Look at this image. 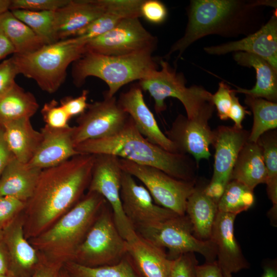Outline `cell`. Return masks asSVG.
<instances>
[{
    "mask_svg": "<svg viewBox=\"0 0 277 277\" xmlns=\"http://www.w3.org/2000/svg\"><path fill=\"white\" fill-rule=\"evenodd\" d=\"M94 159V154L80 153L42 170L23 212L27 239L48 229L81 200L90 183Z\"/></svg>",
    "mask_w": 277,
    "mask_h": 277,
    "instance_id": "6da1fadb",
    "label": "cell"
},
{
    "mask_svg": "<svg viewBox=\"0 0 277 277\" xmlns=\"http://www.w3.org/2000/svg\"><path fill=\"white\" fill-rule=\"evenodd\" d=\"M276 4L274 0L190 1L184 34L165 57L177 52L178 59L191 44L207 35L230 37L253 33L265 24V7L276 9Z\"/></svg>",
    "mask_w": 277,
    "mask_h": 277,
    "instance_id": "7a4b0ae2",
    "label": "cell"
},
{
    "mask_svg": "<svg viewBox=\"0 0 277 277\" xmlns=\"http://www.w3.org/2000/svg\"><path fill=\"white\" fill-rule=\"evenodd\" d=\"M79 153L109 154L136 164L158 168L179 180L195 181L199 167L188 154L168 151L145 138L129 116L124 127L111 136L89 140L75 146Z\"/></svg>",
    "mask_w": 277,
    "mask_h": 277,
    "instance_id": "3957f363",
    "label": "cell"
},
{
    "mask_svg": "<svg viewBox=\"0 0 277 277\" xmlns=\"http://www.w3.org/2000/svg\"><path fill=\"white\" fill-rule=\"evenodd\" d=\"M106 203L100 194L87 192L53 225L28 241L49 261L63 265L72 261L77 249Z\"/></svg>",
    "mask_w": 277,
    "mask_h": 277,
    "instance_id": "277c9868",
    "label": "cell"
},
{
    "mask_svg": "<svg viewBox=\"0 0 277 277\" xmlns=\"http://www.w3.org/2000/svg\"><path fill=\"white\" fill-rule=\"evenodd\" d=\"M152 53L145 51L114 56L86 52L73 63L74 83L81 86L88 77H98L108 87L104 96H114L122 87L134 81H140L158 69Z\"/></svg>",
    "mask_w": 277,
    "mask_h": 277,
    "instance_id": "5b68a950",
    "label": "cell"
},
{
    "mask_svg": "<svg viewBox=\"0 0 277 277\" xmlns=\"http://www.w3.org/2000/svg\"><path fill=\"white\" fill-rule=\"evenodd\" d=\"M86 43L72 37L32 52L14 54L12 57L19 74L33 80L43 91L51 94L63 84L70 64L86 52Z\"/></svg>",
    "mask_w": 277,
    "mask_h": 277,
    "instance_id": "8992f818",
    "label": "cell"
},
{
    "mask_svg": "<svg viewBox=\"0 0 277 277\" xmlns=\"http://www.w3.org/2000/svg\"><path fill=\"white\" fill-rule=\"evenodd\" d=\"M159 64L160 70H153L139 81L138 84L142 90L147 91L153 98L157 114L166 109L165 101L168 97L177 98L182 103L189 119L214 111L212 93L201 86L186 87V81L182 73H177L163 60H160Z\"/></svg>",
    "mask_w": 277,
    "mask_h": 277,
    "instance_id": "52a82bcc",
    "label": "cell"
},
{
    "mask_svg": "<svg viewBox=\"0 0 277 277\" xmlns=\"http://www.w3.org/2000/svg\"><path fill=\"white\" fill-rule=\"evenodd\" d=\"M127 253V241L118 230L107 202L72 261L87 267L111 265L118 263Z\"/></svg>",
    "mask_w": 277,
    "mask_h": 277,
    "instance_id": "ba28073f",
    "label": "cell"
},
{
    "mask_svg": "<svg viewBox=\"0 0 277 277\" xmlns=\"http://www.w3.org/2000/svg\"><path fill=\"white\" fill-rule=\"evenodd\" d=\"M136 232L155 246L168 249V258L174 260L181 255L197 252L202 254L206 262L216 258L215 246L211 240L196 238L192 224L186 214L177 215L164 221L140 226Z\"/></svg>",
    "mask_w": 277,
    "mask_h": 277,
    "instance_id": "9c48e42d",
    "label": "cell"
},
{
    "mask_svg": "<svg viewBox=\"0 0 277 277\" xmlns=\"http://www.w3.org/2000/svg\"><path fill=\"white\" fill-rule=\"evenodd\" d=\"M123 171L139 180L157 205L179 215L186 214L187 200L194 190L197 181L175 179L162 170L119 159Z\"/></svg>",
    "mask_w": 277,
    "mask_h": 277,
    "instance_id": "30bf717a",
    "label": "cell"
},
{
    "mask_svg": "<svg viewBox=\"0 0 277 277\" xmlns=\"http://www.w3.org/2000/svg\"><path fill=\"white\" fill-rule=\"evenodd\" d=\"M157 38L142 24L139 17L122 20L105 33L88 41L86 52L106 55H125L141 52H153Z\"/></svg>",
    "mask_w": 277,
    "mask_h": 277,
    "instance_id": "8fae6325",
    "label": "cell"
},
{
    "mask_svg": "<svg viewBox=\"0 0 277 277\" xmlns=\"http://www.w3.org/2000/svg\"><path fill=\"white\" fill-rule=\"evenodd\" d=\"M94 155L87 191L96 192L104 197L112 209L118 230L126 240L135 229L125 214L122 205L120 190L123 170L120 158L109 154Z\"/></svg>",
    "mask_w": 277,
    "mask_h": 277,
    "instance_id": "7c38bea8",
    "label": "cell"
},
{
    "mask_svg": "<svg viewBox=\"0 0 277 277\" xmlns=\"http://www.w3.org/2000/svg\"><path fill=\"white\" fill-rule=\"evenodd\" d=\"M249 135L248 131L234 126H220L213 130V172L205 191L217 203L230 180L239 153L248 140Z\"/></svg>",
    "mask_w": 277,
    "mask_h": 277,
    "instance_id": "4fadbf2b",
    "label": "cell"
},
{
    "mask_svg": "<svg viewBox=\"0 0 277 277\" xmlns=\"http://www.w3.org/2000/svg\"><path fill=\"white\" fill-rule=\"evenodd\" d=\"M129 117L115 96H104L102 101L88 104L85 111L77 118V125L73 126L74 147L87 140L115 135L124 127Z\"/></svg>",
    "mask_w": 277,
    "mask_h": 277,
    "instance_id": "5bb4252c",
    "label": "cell"
},
{
    "mask_svg": "<svg viewBox=\"0 0 277 277\" xmlns=\"http://www.w3.org/2000/svg\"><path fill=\"white\" fill-rule=\"evenodd\" d=\"M212 114L205 113L193 119L179 114L165 133L179 153L192 155L197 165L201 160H209L211 156L213 130L208 121Z\"/></svg>",
    "mask_w": 277,
    "mask_h": 277,
    "instance_id": "9a60e30c",
    "label": "cell"
},
{
    "mask_svg": "<svg viewBox=\"0 0 277 277\" xmlns=\"http://www.w3.org/2000/svg\"><path fill=\"white\" fill-rule=\"evenodd\" d=\"M120 196L123 209L134 228L164 221L178 214L154 202L144 185L123 171Z\"/></svg>",
    "mask_w": 277,
    "mask_h": 277,
    "instance_id": "2e32d148",
    "label": "cell"
},
{
    "mask_svg": "<svg viewBox=\"0 0 277 277\" xmlns=\"http://www.w3.org/2000/svg\"><path fill=\"white\" fill-rule=\"evenodd\" d=\"M204 51L221 55L230 52H244L259 56L277 69V15L273 12L269 19L258 30L241 39L216 46L205 47Z\"/></svg>",
    "mask_w": 277,
    "mask_h": 277,
    "instance_id": "e0dca14e",
    "label": "cell"
},
{
    "mask_svg": "<svg viewBox=\"0 0 277 277\" xmlns=\"http://www.w3.org/2000/svg\"><path fill=\"white\" fill-rule=\"evenodd\" d=\"M3 241L9 259L10 273L15 277H31L42 255L25 237L23 212L3 230Z\"/></svg>",
    "mask_w": 277,
    "mask_h": 277,
    "instance_id": "ac0fdd59",
    "label": "cell"
},
{
    "mask_svg": "<svg viewBox=\"0 0 277 277\" xmlns=\"http://www.w3.org/2000/svg\"><path fill=\"white\" fill-rule=\"evenodd\" d=\"M117 102L145 138L168 151L179 153L173 143L159 128L152 112L145 103L143 90L138 85L121 93Z\"/></svg>",
    "mask_w": 277,
    "mask_h": 277,
    "instance_id": "d6986e66",
    "label": "cell"
},
{
    "mask_svg": "<svg viewBox=\"0 0 277 277\" xmlns=\"http://www.w3.org/2000/svg\"><path fill=\"white\" fill-rule=\"evenodd\" d=\"M236 215L218 211L213 226L210 240L216 252V261L223 272L236 273L249 267L234 232Z\"/></svg>",
    "mask_w": 277,
    "mask_h": 277,
    "instance_id": "ffe728a7",
    "label": "cell"
},
{
    "mask_svg": "<svg viewBox=\"0 0 277 277\" xmlns=\"http://www.w3.org/2000/svg\"><path fill=\"white\" fill-rule=\"evenodd\" d=\"M73 127L53 128L46 125L42 129V141L28 164L42 170L58 165L79 153L75 149Z\"/></svg>",
    "mask_w": 277,
    "mask_h": 277,
    "instance_id": "44dd1931",
    "label": "cell"
},
{
    "mask_svg": "<svg viewBox=\"0 0 277 277\" xmlns=\"http://www.w3.org/2000/svg\"><path fill=\"white\" fill-rule=\"evenodd\" d=\"M105 11L104 0H69L66 5L54 11L57 40L75 36Z\"/></svg>",
    "mask_w": 277,
    "mask_h": 277,
    "instance_id": "7402d4cb",
    "label": "cell"
},
{
    "mask_svg": "<svg viewBox=\"0 0 277 277\" xmlns=\"http://www.w3.org/2000/svg\"><path fill=\"white\" fill-rule=\"evenodd\" d=\"M127 254L142 277H170L173 260L134 231L126 239Z\"/></svg>",
    "mask_w": 277,
    "mask_h": 277,
    "instance_id": "603a6c76",
    "label": "cell"
},
{
    "mask_svg": "<svg viewBox=\"0 0 277 277\" xmlns=\"http://www.w3.org/2000/svg\"><path fill=\"white\" fill-rule=\"evenodd\" d=\"M42 170L21 162L13 156L0 176V195L26 203L33 194Z\"/></svg>",
    "mask_w": 277,
    "mask_h": 277,
    "instance_id": "cb8c5ba5",
    "label": "cell"
},
{
    "mask_svg": "<svg viewBox=\"0 0 277 277\" xmlns=\"http://www.w3.org/2000/svg\"><path fill=\"white\" fill-rule=\"evenodd\" d=\"M233 59L241 66L253 68L255 71L256 80L252 88L249 89L236 87V89H234L235 93L276 102L277 69L267 61L252 53L234 52Z\"/></svg>",
    "mask_w": 277,
    "mask_h": 277,
    "instance_id": "d4e9b609",
    "label": "cell"
},
{
    "mask_svg": "<svg viewBox=\"0 0 277 277\" xmlns=\"http://www.w3.org/2000/svg\"><path fill=\"white\" fill-rule=\"evenodd\" d=\"M206 185L197 184L196 181L194 190L187 200L185 212L192 224L194 236L203 241L210 240L218 212L217 203L206 193Z\"/></svg>",
    "mask_w": 277,
    "mask_h": 277,
    "instance_id": "484cf974",
    "label": "cell"
},
{
    "mask_svg": "<svg viewBox=\"0 0 277 277\" xmlns=\"http://www.w3.org/2000/svg\"><path fill=\"white\" fill-rule=\"evenodd\" d=\"M8 146L13 155L23 163H28L42 140L40 132L32 126L30 118H24L2 124Z\"/></svg>",
    "mask_w": 277,
    "mask_h": 277,
    "instance_id": "4316f807",
    "label": "cell"
},
{
    "mask_svg": "<svg viewBox=\"0 0 277 277\" xmlns=\"http://www.w3.org/2000/svg\"><path fill=\"white\" fill-rule=\"evenodd\" d=\"M267 177L261 147L257 142L248 140L239 153L230 180L238 181L254 190L258 185L266 183Z\"/></svg>",
    "mask_w": 277,
    "mask_h": 277,
    "instance_id": "83f0119b",
    "label": "cell"
},
{
    "mask_svg": "<svg viewBox=\"0 0 277 277\" xmlns=\"http://www.w3.org/2000/svg\"><path fill=\"white\" fill-rule=\"evenodd\" d=\"M38 107L34 95L15 83L10 90L0 96V123L30 118Z\"/></svg>",
    "mask_w": 277,
    "mask_h": 277,
    "instance_id": "f1b7e54d",
    "label": "cell"
},
{
    "mask_svg": "<svg viewBox=\"0 0 277 277\" xmlns=\"http://www.w3.org/2000/svg\"><path fill=\"white\" fill-rule=\"evenodd\" d=\"M0 29L13 46L14 54L32 52L46 45L30 27L16 18L10 10L0 15Z\"/></svg>",
    "mask_w": 277,
    "mask_h": 277,
    "instance_id": "f546056e",
    "label": "cell"
},
{
    "mask_svg": "<svg viewBox=\"0 0 277 277\" xmlns=\"http://www.w3.org/2000/svg\"><path fill=\"white\" fill-rule=\"evenodd\" d=\"M63 267L70 277H142L127 253L111 265L92 267L69 261Z\"/></svg>",
    "mask_w": 277,
    "mask_h": 277,
    "instance_id": "4dcf8cb0",
    "label": "cell"
},
{
    "mask_svg": "<svg viewBox=\"0 0 277 277\" xmlns=\"http://www.w3.org/2000/svg\"><path fill=\"white\" fill-rule=\"evenodd\" d=\"M245 104L253 114V122L248 141L256 143L264 133L277 127V103L245 95Z\"/></svg>",
    "mask_w": 277,
    "mask_h": 277,
    "instance_id": "1f68e13d",
    "label": "cell"
},
{
    "mask_svg": "<svg viewBox=\"0 0 277 277\" xmlns=\"http://www.w3.org/2000/svg\"><path fill=\"white\" fill-rule=\"evenodd\" d=\"M254 201L253 190L238 181L231 180L217 202V210L237 215L251 207Z\"/></svg>",
    "mask_w": 277,
    "mask_h": 277,
    "instance_id": "d6a6232c",
    "label": "cell"
},
{
    "mask_svg": "<svg viewBox=\"0 0 277 277\" xmlns=\"http://www.w3.org/2000/svg\"><path fill=\"white\" fill-rule=\"evenodd\" d=\"M262 149L267 171V193L272 203L277 207V133L275 129L263 134L257 141Z\"/></svg>",
    "mask_w": 277,
    "mask_h": 277,
    "instance_id": "836d02e7",
    "label": "cell"
},
{
    "mask_svg": "<svg viewBox=\"0 0 277 277\" xmlns=\"http://www.w3.org/2000/svg\"><path fill=\"white\" fill-rule=\"evenodd\" d=\"M10 11L16 18L30 27L46 45L58 41L54 29V11L21 9Z\"/></svg>",
    "mask_w": 277,
    "mask_h": 277,
    "instance_id": "e575fe53",
    "label": "cell"
},
{
    "mask_svg": "<svg viewBox=\"0 0 277 277\" xmlns=\"http://www.w3.org/2000/svg\"><path fill=\"white\" fill-rule=\"evenodd\" d=\"M104 2L106 11L80 30L74 37L87 43L108 32L122 20L127 18L117 10L110 6L107 0H104Z\"/></svg>",
    "mask_w": 277,
    "mask_h": 277,
    "instance_id": "d590c367",
    "label": "cell"
},
{
    "mask_svg": "<svg viewBox=\"0 0 277 277\" xmlns=\"http://www.w3.org/2000/svg\"><path fill=\"white\" fill-rule=\"evenodd\" d=\"M41 113L46 125L58 129L69 126L68 122L70 117L61 105L54 100L44 105Z\"/></svg>",
    "mask_w": 277,
    "mask_h": 277,
    "instance_id": "8d00e7d4",
    "label": "cell"
},
{
    "mask_svg": "<svg viewBox=\"0 0 277 277\" xmlns=\"http://www.w3.org/2000/svg\"><path fill=\"white\" fill-rule=\"evenodd\" d=\"M69 0H12L10 10H27L35 11H55L66 5Z\"/></svg>",
    "mask_w": 277,
    "mask_h": 277,
    "instance_id": "74e56055",
    "label": "cell"
},
{
    "mask_svg": "<svg viewBox=\"0 0 277 277\" xmlns=\"http://www.w3.org/2000/svg\"><path fill=\"white\" fill-rule=\"evenodd\" d=\"M26 202L0 195V229L3 230L17 215L23 212Z\"/></svg>",
    "mask_w": 277,
    "mask_h": 277,
    "instance_id": "f35d334b",
    "label": "cell"
},
{
    "mask_svg": "<svg viewBox=\"0 0 277 277\" xmlns=\"http://www.w3.org/2000/svg\"><path fill=\"white\" fill-rule=\"evenodd\" d=\"M233 89L224 82L219 84V88L216 92L212 94V102L217 111V115L222 120L229 118V112L232 103V96Z\"/></svg>",
    "mask_w": 277,
    "mask_h": 277,
    "instance_id": "ab89813d",
    "label": "cell"
},
{
    "mask_svg": "<svg viewBox=\"0 0 277 277\" xmlns=\"http://www.w3.org/2000/svg\"><path fill=\"white\" fill-rule=\"evenodd\" d=\"M141 17L150 23L160 24L166 19L168 11L166 6L157 0H143L140 9Z\"/></svg>",
    "mask_w": 277,
    "mask_h": 277,
    "instance_id": "60d3db41",
    "label": "cell"
},
{
    "mask_svg": "<svg viewBox=\"0 0 277 277\" xmlns=\"http://www.w3.org/2000/svg\"><path fill=\"white\" fill-rule=\"evenodd\" d=\"M173 260L170 277H195L198 261L194 253L183 254Z\"/></svg>",
    "mask_w": 277,
    "mask_h": 277,
    "instance_id": "b9f144b4",
    "label": "cell"
},
{
    "mask_svg": "<svg viewBox=\"0 0 277 277\" xmlns=\"http://www.w3.org/2000/svg\"><path fill=\"white\" fill-rule=\"evenodd\" d=\"M16 65L11 57L0 64V96L6 93L16 83L15 78L18 74Z\"/></svg>",
    "mask_w": 277,
    "mask_h": 277,
    "instance_id": "7bdbcfd3",
    "label": "cell"
},
{
    "mask_svg": "<svg viewBox=\"0 0 277 277\" xmlns=\"http://www.w3.org/2000/svg\"><path fill=\"white\" fill-rule=\"evenodd\" d=\"M88 94V91L84 90L77 97H66L61 100V106L70 118L75 115H80L85 111L88 105L87 103Z\"/></svg>",
    "mask_w": 277,
    "mask_h": 277,
    "instance_id": "ee69618b",
    "label": "cell"
},
{
    "mask_svg": "<svg viewBox=\"0 0 277 277\" xmlns=\"http://www.w3.org/2000/svg\"><path fill=\"white\" fill-rule=\"evenodd\" d=\"M63 266L61 264L48 261L42 255L41 262L31 277H60Z\"/></svg>",
    "mask_w": 277,
    "mask_h": 277,
    "instance_id": "f6af8a7d",
    "label": "cell"
},
{
    "mask_svg": "<svg viewBox=\"0 0 277 277\" xmlns=\"http://www.w3.org/2000/svg\"><path fill=\"white\" fill-rule=\"evenodd\" d=\"M234 91V89H233ZM234 91L232 96V103L229 110L228 117L234 122V126L238 128H243L242 122L247 114L251 112L246 110L240 103L239 98L235 95Z\"/></svg>",
    "mask_w": 277,
    "mask_h": 277,
    "instance_id": "bcb514c9",
    "label": "cell"
},
{
    "mask_svg": "<svg viewBox=\"0 0 277 277\" xmlns=\"http://www.w3.org/2000/svg\"><path fill=\"white\" fill-rule=\"evenodd\" d=\"M195 277H224L223 273L216 261L206 262L195 267Z\"/></svg>",
    "mask_w": 277,
    "mask_h": 277,
    "instance_id": "7dc6e473",
    "label": "cell"
},
{
    "mask_svg": "<svg viewBox=\"0 0 277 277\" xmlns=\"http://www.w3.org/2000/svg\"><path fill=\"white\" fill-rule=\"evenodd\" d=\"M13 156L5 139L3 126L0 123V176Z\"/></svg>",
    "mask_w": 277,
    "mask_h": 277,
    "instance_id": "c3c4849f",
    "label": "cell"
},
{
    "mask_svg": "<svg viewBox=\"0 0 277 277\" xmlns=\"http://www.w3.org/2000/svg\"><path fill=\"white\" fill-rule=\"evenodd\" d=\"M10 274L9 259L6 247L3 240L0 241V275Z\"/></svg>",
    "mask_w": 277,
    "mask_h": 277,
    "instance_id": "681fc988",
    "label": "cell"
},
{
    "mask_svg": "<svg viewBox=\"0 0 277 277\" xmlns=\"http://www.w3.org/2000/svg\"><path fill=\"white\" fill-rule=\"evenodd\" d=\"M12 53H15L14 48L3 31L0 29V60Z\"/></svg>",
    "mask_w": 277,
    "mask_h": 277,
    "instance_id": "f907efd6",
    "label": "cell"
},
{
    "mask_svg": "<svg viewBox=\"0 0 277 277\" xmlns=\"http://www.w3.org/2000/svg\"><path fill=\"white\" fill-rule=\"evenodd\" d=\"M261 277H277V268L275 263H270L264 266Z\"/></svg>",
    "mask_w": 277,
    "mask_h": 277,
    "instance_id": "816d5d0a",
    "label": "cell"
},
{
    "mask_svg": "<svg viewBox=\"0 0 277 277\" xmlns=\"http://www.w3.org/2000/svg\"><path fill=\"white\" fill-rule=\"evenodd\" d=\"M11 0H0V15L10 10Z\"/></svg>",
    "mask_w": 277,
    "mask_h": 277,
    "instance_id": "f5cc1de1",
    "label": "cell"
},
{
    "mask_svg": "<svg viewBox=\"0 0 277 277\" xmlns=\"http://www.w3.org/2000/svg\"><path fill=\"white\" fill-rule=\"evenodd\" d=\"M60 277H70L66 270L63 268V267L60 271Z\"/></svg>",
    "mask_w": 277,
    "mask_h": 277,
    "instance_id": "db71d44e",
    "label": "cell"
},
{
    "mask_svg": "<svg viewBox=\"0 0 277 277\" xmlns=\"http://www.w3.org/2000/svg\"><path fill=\"white\" fill-rule=\"evenodd\" d=\"M223 273L224 277H232L231 273H226V272H223Z\"/></svg>",
    "mask_w": 277,
    "mask_h": 277,
    "instance_id": "11a10c76",
    "label": "cell"
},
{
    "mask_svg": "<svg viewBox=\"0 0 277 277\" xmlns=\"http://www.w3.org/2000/svg\"><path fill=\"white\" fill-rule=\"evenodd\" d=\"M0 277H15V276L11 274H4V275H0Z\"/></svg>",
    "mask_w": 277,
    "mask_h": 277,
    "instance_id": "9f6ffc18",
    "label": "cell"
},
{
    "mask_svg": "<svg viewBox=\"0 0 277 277\" xmlns=\"http://www.w3.org/2000/svg\"><path fill=\"white\" fill-rule=\"evenodd\" d=\"M3 240V230L0 229V241Z\"/></svg>",
    "mask_w": 277,
    "mask_h": 277,
    "instance_id": "6f0895ef",
    "label": "cell"
}]
</instances>
